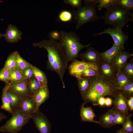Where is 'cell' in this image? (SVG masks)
Listing matches in <instances>:
<instances>
[{"label": "cell", "instance_id": "obj_48", "mask_svg": "<svg viewBox=\"0 0 133 133\" xmlns=\"http://www.w3.org/2000/svg\"><path fill=\"white\" fill-rule=\"evenodd\" d=\"M3 34H2L0 33V38L2 37H3Z\"/></svg>", "mask_w": 133, "mask_h": 133}, {"label": "cell", "instance_id": "obj_14", "mask_svg": "<svg viewBox=\"0 0 133 133\" xmlns=\"http://www.w3.org/2000/svg\"><path fill=\"white\" fill-rule=\"evenodd\" d=\"M78 57L83 61L97 64L100 60V53L91 46L88 48L85 52L79 54Z\"/></svg>", "mask_w": 133, "mask_h": 133}, {"label": "cell", "instance_id": "obj_45", "mask_svg": "<svg viewBox=\"0 0 133 133\" xmlns=\"http://www.w3.org/2000/svg\"><path fill=\"white\" fill-rule=\"evenodd\" d=\"M105 99L104 97H100L98 100V104L101 106H104L105 105Z\"/></svg>", "mask_w": 133, "mask_h": 133}, {"label": "cell", "instance_id": "obj_5", "mask_svg": "<svg viewBox=\"0 0 133 133\" xmlns=\"http://www.w3.org/2000/svg\"><path fill=\"white\" fill-rule=\"evenodd\" d=\"M31 116L26 115L20 110L13 113L11 117L0 127L2 133H17L21 131L23 127L29 122Z\"/></svg>", "mask_w": 133, "mask_h": 133}, {"label": "cell", "instance_id": "obj_39", "mask_svg": "<svg viewBox=\"0 0 133 133\" xmlns=\"http://www.w3.org/2000/svg\"><path fill=\"white\" fill-rule=\"evenodd\" d=\"M82 0H64L63 2L66 4H69L74 8L79 9L82 7Z\"/></svg>", "mask_w": 133, "mask_h": 133}, {"label": "cell", "instance_id": "obj_24", "mask_svg": "<svg viewBox=\"0 0 133 133\" xmlns=\"http://www.w3.org/2000/svg\"><path fill=\"white\" fill-rule=\"evenodd\" d=\"M90 77H82L77 79V85L82 98L89 87L90 85Z\"/></svg>", "mask_w": 133, "mask_h": 133}, {"label": "cell", "instance_id": "obj_46", "mask_svg": "<svg viewBox=\"0 0 133 133\" xmlns=\"http://www.w3.org/2000/svg\"><path fill=\"white\" fill-rule=\"evenodd\" d=\"M7 118V116L6 115L0 112V122L3 119Z\"/></svg>", "mask_w": 133, "mask_h": 133}, {"label": "cell", "instance_id": "obj_16", "mask_svg": "<svg viewBox=\"0 0 133 133\" xmlns=\"http://www.w3.org/2000/svg\"><path fill=\"white\" fill-rule=\"evenodd\" d=\"M133 55V53L124 50L119 52L111 63L117 70H119L127 62V60Z\"/></svg>", "mask_w": 133, "mask_h": 133}, {"label": "cell", "instance_id": "obj_7", "mask_svg": "<svg viewBox=\"0 0 133 133\" xmlns=\"http://www.w3.org/2000/svg\"><path fill=\"white\" fill-rule=\"evenodd\" d=\"M123 27H118L115 28L109 27L105 29L104 30L100 33L95 34L96 36L108 34L111 35L114 42L113 44L117 47L124 48V44L128 38V37L122 31Z\"/></svg>", "mask_w": 133, "mask_h": 133}, {"label": "cell", "instance_id": "obj_34", "mask_svg": "<svg viewBox=\"0 0 133 133\" xmlns=\"http://www.w3.org/2000/svg\"><path fill=\"white\" fill-rule=\"evenodd\" d=\"M131 114H128L121 129L128 133H133V123L131 119Z\"/></svg>", "mask_w": 133, "mask_h": 133}, {"label": "cell", "instance_id": "obj_36", "mask_svg": "<svg viewBox=\"0 0 133 133\" xmlns=\"http://www.w3.org/2000/svg\"><path fill=\"white\" fill-rule=\"evenodd\" d=\"M99 76L97 67H89L86 69L82 73L81 77H92Z\"/></svg>", "mask_w": 133, "mask_h": 133}, {"label": "cell", "instance_id": "obj_31", "mask_svg": "<svg viewBox=\"0 0 133 133\" xmlns=\"http://www.w3.org/2000/svg\"><path fill=\"white\" fill-rule=\"evenodd\" d=\"M116 0H98V4L96 6L98 10L100 11L103 8L108 10L116 4Z\"/></svg>", "mask_w": 133, "mask_h": 133}, {"label": "cell", "instance_id": "obj_43", "mask_svg": "<svg viewBox=\"0 0 133 133\" xmlns=\"http://www.w3.org/2000/svg\"><path fill=\"white\" fill-rule=\"evenodd\" d=\"M83 1L85 5L91 4L96 5L98 3V0H84Z\"/></svg>", "mask_w": 133, "mask_h": 133}, {"label": "cell", "instance_id": "obj_32", "mask_svg": "<svg viewBox=\"0 0 133 133\" xmlns=\"http://www.w3.org/2000/svg\"><path fill=\"white\" fill-rule=\"evenodd\" d=\"M127 117L124 116L114 109L113 126L117 125H122L126 120Z\"/></svg>", "mask_w": 133, "mask_h": 133}, {"label": "cell", "instance_id": "obj_26", "mask_svg": "<svg viewBox=\"0 0 133 133\" xmlns=\"http://www.w3.org/2000/svg\"><path fill=\"white\" fill-rule=\"evenodd\" d=\"M16 65L15 69L22 73L26 69L31 67V64L24 59L17 51L16 54Z\"/></svg>", "mask_w": 133, "mask_h": 133}, {"label": "cell", "instance_id": "obj_35", "mask_svg": "<svg viewBox=\"0 0 133 133\" xmlns=\"http://www.w3.org/2000/svg\"><path fill=\"white\" fill-rule=\"evenodd\" d=\"M116 4L129 10H133V0H116Z\"/></svg>", "mask_w": 133, "mask_h": 133}, {"label": "cell", "instance_id": "obj_25", "mask_svg": "<svg viewBox=\"0 0 133 133\" xmlns=\"http://www.w3.org/2000/svg\"><path fill=\"white\" fill-rule=\"evenodd\" d=\"M28 81V96L31 97L42 86L45 85L37 80L34 76Z\"/></svg>", "mask_w": 133, "mask_h": 133}, {"label": "cell", "instance_id": "obj_33", "mask_svg": "<svg viewBox=\"0 0 133 133\" xmlns=\"http://www.w3.org/2000/svg\"><path fill=\"white\" fill-rule=\"evenodd\" d=\"M120 90L127 99L133 96V81L125 85Z\"/></svg>", "mask_w": 133, "mask_h": 133}, {"label": "cell", "instance_id": "obj_9", "mask_svg": "<svg viewBox=\"0 0 133 133\" xmlns=\"http://www.w3.org/2000/svg\"><path fill=\"white\" fill-rule=\"evenodd\" d=\"M31 118L40 133H50L51 124L43 113L38 111L32 115Z\"/></svg>", "mask_w": 133, "mask_h": 133}, {"label": "cell", "instance_id": "obj_42", "mask_svg": "<svg viewBox=\"0 0 133 133\" xmlns=\"http://www.w3.org/2000/svg\"><path fill=\"white\" fill-rule=\"evenodd\" d=\"M127 104L129 109L131 111L133 110V96H132L128 99Z\"/></svg>", "mask_w": 133, "mask_h": 133}, {"label": "cell", "instance_id": "obj_23", "mask_svg": "<svg viewBox=\"0 0 133 133\" xmlns=\"http://www.w3.org/2000/svg\"><path fill=\"white\" fill-rule=\"evenodd\" d=\"M10 84V83H6L3 88L1 95L2 104L1 106V108L2 110L12 115L13 112L10 106L9 101L7 97V92L9 87Z\"/></svg>", "mask_w": 133, "mask_h": 133}, {"label": "cell", "instance_id": "obj_13", "mask_svg": "<svg viewBox=\"0 0 133 133\" xmlns=\"http://www.w3.org/2000/svg\"><path fill=\"white\" fill-rule=\"evenodd\" d=\"M20 109L24 114L31 116L37 111L36 103L32 98L28 96L22 98L20 105Z\"/></svg>", "mask_w": 133, "mask_h": 133}, {"label": "cell", "instance_id": "obj_1", "mask_svg": "<svg viewBox=\"0 0 133 133\" xmlns=\"http://www.w3.org/2000/svg\"><path fill=\"white\" fill-rule=\"evenodd\" d=\"M33 45L34 47L43 48L46 50L48 58L47 68L57 74L63 87L65 88L63 78L68 62L58 42L51 39L43 40L38 42H34Z\"/></svg>", "mask_w": 133, "mask_h": 133}, {"label": "cell", "instance_id": "obj_12", "mask_svg": "<svg viewBox=\"0 0 133 133\" xmlns=\"http://www.w3.org/2000/svg\"><path fill=\"white\" fill-rule=\"evenodd\" d=\"M50 93L47 85H44L37 90L31 97L36 103L37 111L41 105L49 98Z\"/></svg>", "mask_w": 133, "mask_h": 133}, {"label": "cell", "instance_id": "obj_40", "mask_svg": "<svg viewBox=\"0 0 133 133\" xmlns=\"http://www.w3.org/2000/svg\"><path fill=\"white\" fill-rule=\"evenodd\" d=\"M26 79L29 80L34 76L33 70L31 67L26 69L22 72Z\"/></svg>", "mask_w": 133, "mask_h": 133}, {"label": "cell", "instance_id": "obj_44", "mask_svg": "<svg viewBox=\"0 0 133 133\" xmlns=\"http://www.w3.org/2000/svg\"><path fill=\"white\" fill-rule=\"evenodd\" d=\"M113 103V101L112 99L109 97H107L105 99V105L107 107L111 105Z\"/></svg>", "mask_w": 133, "mask_h": 133}, {"label": "cell", "instance_id": "obj_6", "mask_svg": "<svg viewBox=\"0 0 133 133\" xmlns=\"http://www.w3.org/2000/svg\"><path fill=\"white\" fill-rule=\"evenodd\" d=\"M96 5L86 4L83 7L73 11L74 19L77 20L75 30H77L84 24L90 22H94L99 19L96 10Z\"/></svg>", "mask_w": 133, "mask_h": 133}, {"label": "cell", "instance_id": "obj_27", "mask_svg": "<svg viewBox=\"0 0 133 133\" xmlns=\"http://www.w3.org/2000/svg\"><path fill=\"white\" fill-rule=\"evenodd\" d=\"M9 71L10 83H17L27 80L25 78L23 73L15 69Z\"/></svg>", "mask_w": 133, "mask_h": 133}, {"label": "cell", "instance_id": "obj_37", "mask_svg": "<svg viewBox=\"0 0 133 133\" xmlns=\"http://www.w3.org/2000/svg\"><path fill=\"white\" fill-rule=\"evenodd\" d=\"M59 18L60 20L63 22H67L70 21L72 18V14L69 11L63 10L59 14Z\"/></svg>", "mask_w": 133, "mask_h": 133}, {"label": "cell", "instance_id": "obj_17", "mask_svg": "<svg viewBox=\"0 0 133 133\" xmlns=\"http://www.w3.org/2000/svg\"><path fill=\"white\" fill-rule=\"evenodd\" d=\"M28 80L17 83H10L9 89L23 98L28 96Z\"/></svg>", "mask_w": 133, "mask_h": 133}, {"label": "cell", "instance_id": "obj_30", "mask_svg": "<svg viewBox=\"0 0 133 133\" xmlns=\"http://www.w3.org/2000/svg\"><path fill=\"white\" fill-rule=\"evenodd\" d=\"M121 72L126 76L133 79V59L127 62L120 70Z\"/></svg>", "mask_w": 133, "mask_h": 133}, {"label": "cell", "instance_id": "obj_11", "mask_svg": "<svg viewBox=\"0 0 133 133\" xmlns=\"http://www.w3.org/2000/svg\"><path fill=\"white\" fill-rule=\"evenodd\" d=\"M128 99L123 94L121 90H119L114 97L113 103L114 109L125 116L128 114L129 108L127 104Z\"/></svg>", "mask_w": 133, "mask_h": 133}, {"label": "cell", "instance_id": "obj_3", "mask_svg": "<svg viewBox=\"0 0 133 133\" xmlns=\"http://www.w3.org/2000/svg\"><path fill=\"white\" fill-rule=\"evenodd\" d=\"M60 34L58 43L68 62L76 59L82 49L88 48L91 45L90 43L86 45L81 44L79 37L73 32L61 31Z\"/></svg>", "mask_w": 133, "mask_h": 133}, {"label": "cell", "instance_id": "obj_10", "mask_svg": "<svg viewBox=\"0 0 133 133\" xmlns=\"http://www.w3.org/2000/svg\"><path fill=\"white\" fill-rule=\"evenodd\" d=\"M97 65L99 76L113 82L117 71L113 66L101 59Z\"/></svg>", "mask_w": 133, "mask_h": 133}, {"label": "cell", "instance_id": "obj_2", "mask_svg": "<svg viewBox=\"0 0 133 133\" xmlns=\"http://www.w3.org/2000/svg\"><path fill=\"white\" fill-rule=\"evenodd\" d=\"M90 79L89 87L82 98L86 103L89 102L97 106L100 97L109 96L114 98L119 90L113 82L99 76L90 77Z\"/></svg>", "mask_w": 133, "mask_h": 133}, {"label": "cell", "instance_id": "obj_20", "mask_svg": "<svg viewBox=\"0 0 133 133\" xmlns=\"http://www.w3.org/2000/svg\"><path fill=\"white\" fill-rule=\"evenodd\" d=\"M7 97L13 114L17 111L20 110V105L23 98L9 88L7 92Z\"/></svg>", "mask_w": 133, "mask_h": 133}, {"label": "cell", "instance_id": "obj_29", "mask_svg": "<svg viewBox=\"0 0 133 133\" xmlns=\"http://www.w3.org/2000/svg\"><path fill=\"white\" fill-rule=\"evenodd\" d=\"M31 67L33 70L34 77L43 84L48 85L47 79L44 72L36 66L32 64Z\"/></svg>", "mask_w": 133, "mask_h": 133}, {"label": "cell", "instance_id": "obj_22", "mask_svg": "<svg viewBox=\"0 0 133 133\" xmlns=\"http://www.w3.org/2000/svg\"><path fill=\"white\" fill-rule=\"evenodd\" d=\"M133 81V79L127 77L119 70H117L113 82L116 88L120 90L125 85Z\"/></svg>", "mask_w": 133, "mask_h": 133}, {"label": "cell", "instance_id": "obj_47", "mask_svg": "<svg viewBox=\"0 0 133 133\" xmlns=\"http://www.w3.org/2000/svg\"><path fill=\"white\" fill-rule=\"evenodd\" d=\"M116 133H128L122 129L118 130Z\"/></svg>", "mask_w": 133, "mask_h": 133}, {"label": "cell", "instance_id": "obj_21", "mask_svg": "<svg viewBox=\"0 0 133 133\" xmlns=\"http://www.w3.org/2000/svg\"><path fill=\"white\" fill-rule=\"evenodd\" d=\"M114 111V109L113 107L101 116L99 121L101 126L108 128L113 126Z\"/></svg>", "mask_w": 133, "mask_h": 133}, {"label": "cell", "instance_id": "obj_4", "mask_svg": "<svg viewBox=\"0 0 133 133\" xmlns=\"http://www.w3.org/2000/svg\"><path fill=\"white\" fill-rule=\"evenodd\" d=\"M133 13L116 4L106 10L100 18L104 21L106 24L113 28L118 27H123L128 23L133 21Z\"/></svg>", "mask_w": 133, "mask_h": 133}, {"label": "cell", "instance_id": "obj_28", "mask_svg": "<svg viewBox=\"0 0 133 133\" xmlns=\"http://www.w3.org/2000/svg\"><path fill=\"white\" fill-rule=\"evenodd\" d=\"M17 51H14L9 55L5 61L3 68L8 70L15 69L16 65Z\"/></svg>", "mask_w": 133, "mask_h": 133}, {"label": "cell", "instance_id": "obj_41", "mask_svg": "<svg viewBox=\"0 0 133 133\" xmlns=\"http://www.w3.org/2000/svg\"><path fill=\"white\" fill-rule=\"evenodd\" d=\"M50 36L51 39L55 40L60 38L61 34L57 31H54L50 33Z\"/></svg>", "mask_w": 133, "mask_h": 133}, {"label": "cell", "instance_id": "obj_19", "mask_svg": "<svg viewBox=\"0 0 133 133\" xmlns=\"http://www.w3.org/2000/svg\"><path fill=\"white\" fill-rule=\"evenodd\" d=\"M124 49V48L117 47L113 44L110 49L100 53V59L105 62L111 63L117 55Z\"/></svg>", "mask_w": 133, "mask_h": 133}, {"label": "cell", "instance_id": "obj_18", "mask_svg": "<svg viewBox=\"0 0 133 133\" xmlns=\"http://www.w3.org/2000/svg\"><path fill=\"white\" fill-rule=\"evenodd\" d=\"M86 103L84 102L81 106L80 116L81 120L83 122L94 123L100 124L99 121L94 120V118L96 115L92 108L90 107H84Z\"/></svg>", "mask_w": 133, "mask_h": 133}, {"label": "cell", "instance_id": "obj_38", "mask_svg": "<svg viewBox=\"0 0 133 133\" xmlns=\"http://www.w3.org/2000/svg\"><path fill=\"white\" fill-rule=\"evenodd\" d=\"M9 71L3 68L0 69V81L6 83H10L9 81Z\"/></svg>", "mask_w": 133, "mask_h": 133}, {"label": "cell", "instance_id": "obj_8", "mask_svg": "<svg viewBox=\"0 0 133 133\" xmlns=\"http://www.w3.org/2000/svg\"><path fill=\"white\" fill-rule=\"evenodd\" d=\"M97 64L80 61L76 59L72 61L68 67V72L71 76L78 79L81 77L82 73L89 67H97Z\"/></svg>", "mask_w": 133, "mask_h": 133}, {"label": "cell", "instance_id": "obj_15", "mask_svg": "<svg viewBox=\"0 0 133 133\" xmlns=\"http://www.w3.org/2000/svg\"><path fill=\"white\" fill-rule=\"evenodd\" d=\"M22 32L14 25L10 24L6 29L5 33L3 34L7 42L9 43L17 42L21 39Z\"/></svg>", "mask_w": 133, "mask_h": 133}]
</instances>
